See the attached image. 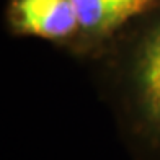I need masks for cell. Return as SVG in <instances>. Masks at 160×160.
I'll return each mask as SVG.
<instances>
[{
	"label": "cell",
	"mask_w": 160,
	"mask_h": 160,
	"mask_svg": "<svg viewBox=\"0 0 160 160\" xmlns=\"http://www.w3.org/2000/svg\"><path fill=\"white\" fill-rule=\"evenodd\" d=\"M78 31L92 39L113 34L131 18L147 12L158 0H74Z\"/></svg>",
	"instance_id": "7a4b0ae2"
},
{
	"label": "cell",
	"mask_w": 160,
	"mask_h": 160,
	"mask_svg": "<svg viewBox=\"0 0 160 160\" xmlns=\"http://www.w3.org/2000/svg\"><path fill=\"white\" fill-rule=\"evenodd\" d=\"M8 23L17 34L56 42L78 33L74 0H10Z\"/></svg>",
	"instance_id": "6da1fadb"
},
{
	"label": "cell",
	"mask_w": 160,
	"mask_h": 160,
	"mask_svg": "<svg viewBox=\"0 0 160 160\" xmlns=\"http://www.w3.org/2000/svg\"><path fill=\"white\" fill-rule=\"evenodd\" d=\"M136 87L142 116L160 134V25L147 36L139 51Z\"/></svg>",
	"instance_id": "3957f363"
}]
</instances>
